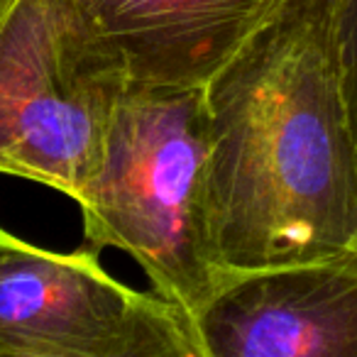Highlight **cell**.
Segmentation results:
<instances>
[{"label": "cell", "mask_w": 357, "mask_h": 357, "mask_svg": "<svg viewBox=\"0 0 357 357\" xmlns=\"http://www.w3.org/2000/svg\"><path fill=\"white\" fill-rule=\"evenodd\" d=\"M196 328L204 357H357V252L233 274Z\"/></svg>", "instance_id": "obj_5"}, {"label": "cell", "mask_w": 357, "mask_h": 357, "mask_svg": "<svg viewBox=\"0 0 357 357\" xmlns=\"http://www.w3.org/2000/svg\"><path fill=\"white\" fill-rule=\"evenodd\" d=\"M204 357L191 318L113 279L93 248L54 252L0 228V357Z\"/></svg>", "instance_id": "obj_4"}, {"label": "cell", "mask_w": 357, "mask_h": 357, "mask_svg": "<svg viewBox=\"0 0 357 357\" xmlns=\"http://www.w3.org/2000/svg\"><path fill=\"white\" fill-rule=\"evenodd\" d=\"M340 47H342L347 113H350L352 135H355V144H357V0H345L342 3Z\"/></svg>", "instance_id": "obj_7"}, {"label": "cell", "mask_w": 357, "mask_h": 357, "mask_svg": "<svg viewBox=\"0 0 357 357\" xmlns=\"http://www.w3.org/2000/svg\"><path fill=\"white\" fill-rule=\"evenodd\" d=\"M17 3H20V0H0V22L6 20V17H8V13H10L13 8L17 6Z\"/></svg>", "instance_id": "obj_8"}, {"label": "cell", "mask_w": 357, "mask_h": 357, "mask_svg": "<svg viewBox=\"0 0 357 357\" xmlns=\"http://www.w3.org/2000/svg\"><path fill=\"white\" fill-rule=\"evenodd\" d=\"M208 157L206 86L130 81L79 204L91 248L128 252L194 326L233 279L213 238Z\"/></svg>", "instance_id": "obj_2"}, {"label": "cell", "mask_w": 357, "mask_h": 357, "mask_svg": "<svg viewBox=\"0 0 357 357\" xmlns=\"http://www.w3.org/2000/svg\"><path fill=\"white\" fill-rule=\"evenodd\" d=\"M345 0H277L206 84L211 223L233 274L357 252Z\"/></svg>", "instance_id": "obj_1"}, {"label": "cell", "mask_w": 357, "mask_h": 357, "mask_svg": "<svg viewBox=\"0 0 357 357\" xmlns=\"http://www.w3.org/2000/svg\"><path fill=\"white\" fill-rule=\"evenodd\" d=\"M137 84L206 86L277 0H79Z\"/></svg>", "instance_id": "obj_6"}, {"label": "cell", "mask_w": 357, "mask_h": 357, "mask_svg": "<svg viewBox=\"0 0 357 357\" xmlns=\"http://www.w3.org/2000/svg\"><path fill=\"white\" fill-rule=\"evenodd\" d=\"M128 86L79 0H20L0 22V174L81 204Z\"/></svg>", "instance_id": "obj_3"}]
</instances>
